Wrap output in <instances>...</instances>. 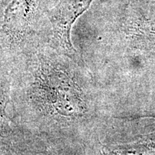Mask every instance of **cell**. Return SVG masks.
I'll return each instance as SVG.
<instances>
[{
    "label": "cell",
    "instance_id": "obj_1",
    "mask_svg": "<svg viewBox=\"0 0 155 155\" xmlns=\"http://www.w3.org/2000/svg\"><path fill=\"white\" fill-rule=\"evenodd\" d=\"M44 0H11L0 25V45L17 52L46 41L40 28L48 20Z\"/></svg>",
    "mask_w": 155,
    "mask_h": 155
},
{
    "label": "cell",
    "instance_id": "obj_2",
    "mask_svg": "<svg viewBox=\"0 0 155 155\" xmlns=\"http://www.w3.org/2000/svg\"><path fill=\"white\" fill-rule=\"evenodd\" d=\"M94 0H61L46 11L51 29L50 42L78 65L83 61L71 42V30L75 21L90 7Z\"/></svg>",
    "mask_w": 155,
    "mask_h": 155
},
{
    "label": "cell",
    "instance_id": "obj_3",
    "mask_svg": "<svg viewBox=\"0 0 155 155\" xmlns=\"http://www.w3.org/2000/svg\"><path fill=\"white\" fill-rule=\"evenodd\" d=\"M10 99V81L0 74V137L8 126L7 108Z\"/></svg>",
    "mask_w": 155,
    "mask_h": 155
},
{
    "label": "cell",
    "instance_id": "obj_4",
    "mask_svg": "<svg viewBox=\"0 0 155 155\" xmlns=\"http://www.w3.org/2000/svg\"><path fill=\"white\" fill-rule=\"evenodd\" d=\"M120 155H154L152 151L143 146L131 147L126 148Z\"/></svg>",
    "mask_w": 155,
    "mask_h": 155
},
{
    "label": "cell",
    "instance_id": "obj_5",
    "mask_svg": "<svg viewBox=\"0 0 155 155\" xmlns=\"http://www.w3.org/2000/svg\"><path fill=\"white\" fill-rule=\"evenodd\" d=\"M11 0H0V16L3 17L4 11Z\"/></svg>",
    "mask_w": 155,
    "mask_h": 155
},
{
    "label": "cell",
    "instance_id": "obj_6",
    "mask_svg": "<svg viewBox=\"0 0 155 155\" xmlns=\"http://www.w3.org/2000/svg\"><path fill=\"white\" fill-rule=\"evenodd\" d=\"M46 6H47L48 9H49L53 7V6H55L58 2H60L61 0H44Z\"/></svg>",
    "mask_w": 155,
    "mask_h": 155
},
{
    "label": "cell",
    "instance_id": "obj_7",
    "mask_svg": "<svg viewBox=\"0 0 155 155\" xmlns=\"http://www.w3.org/2000/svg\"><path fill=\"white\" fill-rule=\"evenodd\" d=\"M40 155H50V154H49V153H48V151L45 150V151H44V152H42V154H40Z\"/></svg>",
    "mask_w": 155,
    "mask_h": 155
},
{
    "label": "cell",
    "instance_id": "obj_8",
    "mask_svg": "<svg viewBox=\"0 0 155 155\" xmlns=\"http://www.w3.org/2000/svg\"><path fill=\"white\" fill-rule=\"evenodd\" d=\"M2 17L0 16V25H1V22H2Z\"/></svg>",
    "mask_w": 155,
    "mask_h": 155
}]
</instances>
